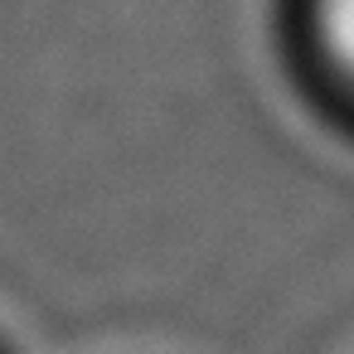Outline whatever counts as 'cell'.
<instances>
[{
  "instance_id": "1",
  "label": "cell",
  "mask_w": 354,
  "mask_h": 354,
  "mask_svg": "<svg viewBox=\"0 0 354 354\" xmlns=\"http://www.w3.org/2000/svg\"><path fill=\"white\" fill-rule=\"evenodd\" d=\"M320 35L335 64L354 78V0H320Z\"/></svg>"
}]
</instances>
